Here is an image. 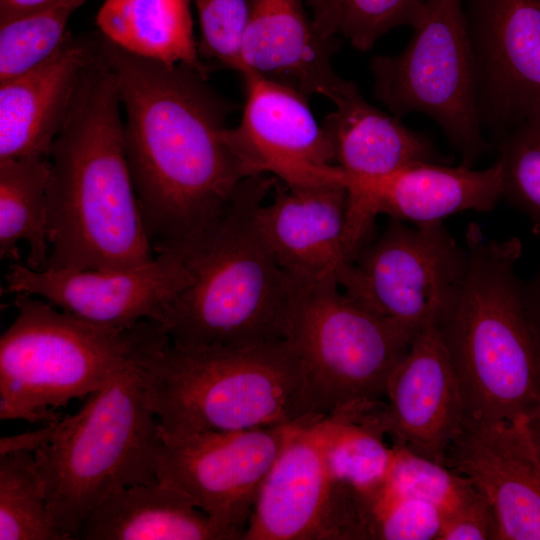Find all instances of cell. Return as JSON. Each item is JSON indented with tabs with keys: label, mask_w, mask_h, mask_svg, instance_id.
<instances>
[{
	"label": "cell",
	"mask_w": 540,
	"mask_h": 540,
	"mask_svg": "<svg viewBox=\"0 0 540 540\" xmlns=\"http://www.w3.org/2000/svg\"><path fill=\"white\" fill-rule=\"evenodd\" d=\"M99 44L125 110V151L152 249L183 256L251 177L229 140L233 107L186 65L135 55L100 32Z\"/></svg>",
	"instance_id": "obj_1"
},
{
	"label": "cell",
	"mask_w": 540,
	"mask_h": 540,
	"mask_svg": "<svg viewBox=\"0 0 540 540\" xmlns=\"http://www.w3.org/2000/svg\"><path fill=\"white\" fill-rule=\"evenodd\" d=\"M120 108L99 47L49 154L45 269H122L156 257L127 160Z\"/></svg>",
	"instance_id": "obj_2"
},
{
	"label": "cell",
	"mask_w": 540,
	"mask_h": 540,
	"mask_svg": "<svg viewBox=\"0 0 540 540\" xmlns=\"http://www.w3.org/2000/svg\"><path fill=\"white\" fill-rule=\"evenodd\" d=\"M465 248L460 293L436 328L459 381L466 420H527L540 409V347L516 273L522 243L487 239L472 222Z\"/></svg>",
	"instance_id": "obj_3"
},
{
	"label": "cell",
	"mask_w": 540,
	"mask_h": 540,
	"mask_svg": "<svg viewBox=\"0 0 540 540\" xmlns=\"http://www.w3.org/2000/svg\"><path fill=\"white\" fill-rule=\"evenodd\" d=\"M274 184L271 175L247 178L218 224L182 256L193 281L170 312L173 343L242 347L288 339L298 286L256 223Z\"/></svg>",
	"instance_id": "obj_4"
},
{
	"label": "cell",
	"mask_w": 540,
	"mask_h": 540,
	"mask_svg": "<svg viewBox=\"0 0 540 540\" xmlns=\"http://www.w3.org/2000/svg\"><path fill=\"white\" fill-rule=\"evenodd\" d=\"M147 400L169 434L288 425L316 413L289 339L251 346L181 345L170 338L142 363Z\"/></svg>",
	"instance_id": "obj_5"
},
{
	"label": "cell",
	"mask_w": 540,
	"mask_h": 540,
	"mask_svg": "<svg viewBox=\"0 0 540 540\" xmlns=\"http://www.w3.org/2000/svg\"><path fill=\"white\" fill-rule=\"evenodd\" d=\"M16 317L0 338V419L51 424L55 409L87 397L166 340V328L145 320L130 329L98 326L41 298L15 295Z\"/></svg>",
	"instance_id": "obj_6"
},
{
	"label": "cell",
	"mask_w": 540,
	"mask_h": 540,
	"mask_svg": "<svg viewBox=\"0 0 540 540\" xmlns=\"http://www.w3.org/2000/svg\"><path fill=\"white\" fill-rule=\"evenodd\" d=\"M142 363L89 395L76 414L41 429L33 451L37 470L49 508L70 540L110 495L158 481L161 426L147 400Z\"/></svg>",
	"instance_id": "obj_7"
},
{
	"label": "cell",
	"mask_w": 540,
	"mask_h": 540,
	"mask_svg": "<svg viewBox=\"0 0 540 540\" xmlns=\"http://www.w3.org/2000/svg\"><path fill=\"white\" fill-rule=\"evenodd\" d=\"M297 286L288 339L302 359L315 411L357 423L385 401L414 337L336 282Z\"/></svg>",
	"instance_id": "obj_8"
},
{
	"label": "cell",
	"mask_w": 540,
	"mask_h": 540,
	"mask_svg": "<svg viewBox=\"0 0 540 540\" xmlns=\"http://www.w3.org/2000/svg\"><path fill=\"white\" fill-rule=\"evenodd\" d=\"M403 51L370 63L374 95L391 114L430 117L473 167L492 148L478 111L477 73L463 0H425Z\"/></svg>",
	"instance_id": "obj_9"
},
{
	"label": "cell",
	"mask_w": 540,
	"mask_h": 540,
	"mask_svg": "<svg viewBox=\"0 0 540 540\" xmlns=\"http://www.w3.org/2000/svg\"><path fill=\"white\" fill-rule=\"evenodd\" d=\"M357 300L410 336L437 324L455 303L468 254L442 221L408 225L390 218L353 259Z\"/></svg>",
	"instance_id": "obj_10"
},
{
	"label": "cell",
	"mask_w": 540,
	"mask_h": 540,
	"mask_svg": "<svg viewBox=\"0 0 540 540\" xmlns=\"http://www.w3.org/2000/svg\"><path fill=\"white\" fill-rule=\"evenodd\" d=\"M310 419L236 431L161 430L157 478L183 492L237 540L244 539L268 472L292 435Z\"/></svg>",
	"instance_id": "obj_11"
},
{
	"label": "cell",
	"mask_w": 540,
	"mask_h": 540,
	"mask_svg": "<svg viewBox=\"0 0 540 540\" xmlns=\"http://www.w3.org/2000/svg\"><path fill=\"white\" fill-rule=\"evenodd\" d=\"M5 280L6 292L33 295L86 322L123 330L145 320L166 328L173 304L193 277L181 255L165 252L110 270H33L13 262Z\"/></svg>",
	"instance_id": "obj_12"
},
{
	"label": "cell",
	"mask_w": 540,
	"mask_h": 540,
	"mask_svg": "<svg viewBox=\"0 0 540 540\" xmlns=\"http://www.w3.org/2000/svg\"><path fill=\"white\" fill-rule=\"evenodd\" d=\"M473 49L478 111L493 143L540 113V0H463Z\"/></svg>",
	"instance_id": "obj_13"
},
{
	"label": "cell",
	"mask_w": 540,
	"mask_h": 540,
	"mask_svg": "<svg viewBox=\"0 0 540 540\" xmlns=\"http://www.w3.org/2000/svg\"><path fill=\"white\" fill-rule=\"evenodd\" d=\"M245 104L229 140L251 176L271 175L288 187L346 186L332 146L308 97L251 70L241 72Z\"/></svg>",
	"instance_id": "obj_14"
},
{
	"label": "cell",
	"mask_w": 540,
	"mask_h": 540,
	"mask_svg": "<svg viewBox=\"0 0 540 540\" xmlns=\"http://www.w3.org/2000/svg\"><path fill=\"white\" fill-rule=\"evenodd\" d=\"M466 420L459 381L436 326L419 332L392 373L385 401L358 423L392 446L444 464Z\"/></svg>",
	"instance_id": "obj_15"
},
{
	"label": "cell",
	"mask_w": 540,
	"mask_h": 540,
	"mask_svg": "<svg viewBox=\"0 0 540 540\" xmlns=\"http://www.w3.org/2000/svg\"><path fill=\"white\" fill-rule=\"evenodd\" d=\"M346 188L345 245L353 257L367 243L376 216L422 224L469 210L487 212L503 198V176L497 160L481 170L418 163L376 179L347 177Z\"/></svg>",
	"instance_id": "obj_16"
},
{
	"label": "cell",
	"mask_w": 540,
	"mask_h": 540,
	"mask_svg": "<svg viewBox=\"0 0 540 540\" xmlns=\"http://www.w3.org/2000/svg\"><path fill=\"white\" fill-rule=\"evenodd\" d=\"M444 465L490 504L498 540H540V456L526 420L465 423Z\"/></svg>",
	"instance_id": "obj_17"
},
{
	"label": "cell",
	"mask_w": 540,
	"mask_h": 540,
	"mask_svg": "<svg viewBox=\"0 0 540 540\" xmlns=\"http://www.w3.org/2000/svg\"><path fill=\"white\" fill-rule=\"evenodd\" d=\"M348 192L343 184L278 189L256 211L257 226L297 283L336 282L354 295L358 275L345 246Z\"/></svg>",
	"instance_id": "obj_18"
},
{
	"label": "cell",
	"mask_w": 540,
	"mask_h": 540,
	"mask_svg": "<svg viewBox=\"0 0 540 540\" xmlns=\"http://www.w3.org/2000/svg\"><path fill=\"white\" fill-rule=\"evenodd\" d=\"M344 420L317 416L292 435L262 484L245 540L323 539L332 489L327 449Z\"/></svg>",
	"instance_id": "obj_19"
},
{
	"label": "cell",
	"mask_w": 540,
	"mask_h": 540,
	"mask_svg": "<svg viewBox=\"0 0 540 540\" xmlns=\"http://www.w3.org/2000/svg\"><path fill=\"white\" fill-rule=\"evenodd\" d=\"M99 51V32L68 31L45 60L0 81V160L49 157L84 72Z\"/></svg>",
	"instance_id": "obj_20"
},
{
	"label": "cell",
	"mask_w": 540,
	"mask_h": 540,
	"mask_svg": "<svg viewBox=\"0 0 540 540\" xmlns=\"http://www.w3.org/2000/svg\"><path fill=\"white\" fill-rule=\"evenodd\" d=\"M248 3L241 72L251 70L307 97L318 94L334 103L351 81L334 71V37L318 28L304 0Z\"/></svg>",
	"instance_id": "obj_21"
},
{
	"label": "cell",
	"mask_w": 540,
	"mask_h": 540,
	"mask_svg": "<svg viewBox=\"0 0 540 540\" xmlns=\"http://www.w3.org/2000/svg\"><path fill=\"white\" fill-rule=\"evenodd\" d=\"M334 104L336 109L321 125L335 163L347 177L376 179L414 164L444 160L425 135L367 102L355 83L350 82Z\"/></svg>",
	"instance_id": "obj_22"
},
{
	"label": "cell",
	"mask_w": 540,
	"mask_h": 540,
	"mask_svg": "<svg viewBox=\"0 0 540 540\" xmlns=\"http://www.w3.org/2000/svg\"><path fill=\"white\" fill-rule=\"evenodd\" d=\"M82 540H236L178 489L132 485L110 495L84 520Z\"/></svg>",
	"instance_id": "obj_23"
},
{
	"label": "cell",
	"mask_w": 540,
	"mask_h": 540,
	"mask_svg": "<svg viewBox=\"0 0 540 540\" xmlns=\"http://www.w3.org/2000/svg\"><path fill=\"white\" fill-rule=\"evenodd\" d=\"M191 0H105L99 32L135 55L186 65L208 78L193 32Z\"/></svg>",
	"instance_id": "obj_24"
},
{
	"label": "cell",
	"mask_w": 540,
	"mask_h": 540,
	"mask_svg": "<svg viewBox=\"0 0 540 540\" xmlns=\"http://www.w3.org/2000/svg\"><path fill=\"white\" fill-rule=\"evenodd\" d=\"M444 514L436 506L395 492L386 478L364 487L336 484L331 540H438Z\"/></svg>",
	"instance_id": "obj_25"
},
{
	"label": "cell",
	"mask_w": 540,
	"mask_h": 540,
	"mask_svg": "<svg viewBox=\"0 0 540 540\" xmlns=\"http://www.w3.org/2000/svg\"><path fill=\"white\" fill-rule=\"evenodd\" d=\"M49 157L0 160V257L19 262L18 243L28 245L25 265L46 268Z\"/></svg>",
	"instance_id": "obj_26"
},
{
	"label": "cell",
	"mask_w": 540,
	"mask_h": 540,
	"mask_svg": "<svg viewBox=\"0 0 540 540\" xmlns=\"http://www.w3.org/2000/svg\"><path fill=\"white\" fill-rule=\"evenodd\" d=\"M0 540H70L49 508L32 451L0 454Z\"/></svg>",
	"instance_id": "obj_27"
},
{
	"label": "cell",
	"mask_w": 540,
	"mask_h": 540,
	"mask_svg": "<svg viewBox=\"0 0 540 540\" xmlns=\"http://www.w3.org/2000/svg\"><path fill=\"white\" fill-rule=\"evenodd\" d=\"M87 0H55L39 9L0 22V81L49 57L68 33L71 16Z\"/></svg>",
	"instance_id": "obj_28"
},
{
	"label": "cell",
	"mask_w": 540,
	"mask_h": 540,
	"mask_svg": "<svg viewBox=\"0 0 540 540\" xmlns=\"http://www.w3.org/2000/svg\"><path fill=\"white\" fill-rule=\"evenodd\" d=\"M493 148L502 168L503 198L527 215L540 237V113L514 124Z\"/></svg>",
	"instance_id": "obj_29"
},
{
	"label": "cell",
	"mask_w": 540,
	"mask_h": 540,
	"mask_svg": "<svg viewBox=\"0 0 540 540\" xmlns=\"http://www.w3.org/2000/svg\"><path fill=\"white\" fill-rule=\"evenodd\" d=\"M394 449L386 482L399 495L432 504L444 517L477 496L473 486L446 465L405 449Z\"/></svg>",
	"instance_id": "obj_30"
},
{
	"label": "cell",
	"mask_w": 540,
	"mask_h": 540,
	"mask_svg": "<svg viewBox=\"0 0 540 540\" xmlns=\"http://www.w3.org/2000/svg\"><path fill=\"white\" fill-rule=\"evenodd\" d=\"M395 456L393 446L371 429L342 421L327 449L333 483L363 487L386 478Z\"/></svg>",
	"instance_id": "obj_31"
},
{
	"label": "cell",
	"mask_w": 540,
	"mask_h": 540,
	"mask_svg": "<svg viewBox=\"0 0 540 540\" xmlns=\"http://www.w3.org/2000/svg\"><path fill=\"white\" fill-rule=\"evenodd\" d=\"M425 0H334L336 34L369 51L390 30L418 20Z\"/></svg>",
	"instance_id": "obj_32"
},
{
	"label": "cell",
	"mask_w": 540,
	"mask_h": 540,
	"mask_svg": "<svg viewBox=\"0 0 540 540\" xmlns=\"http://www.w3.org/2000/svg\"><path fill=\"white\" fill-rule=\"evenodd\" d=\"M200 24L198 51L202 60L243 70L242 45L249 17L248 0H191Z\"/></svg>",
	"instance_id": "obj_33"
},
{
	"label": "cell",
	"mask_w": 540,
	"mask_h": 540,
	"mask_svg": "<svg viewBox=\"0 0 540 540\" xmlns=\"http://www.w3.org/2000/svg\"><path fill=\"white\" fill-rule=\"evenodd\" d=\"M438 540H498V523L492 507L478 493L444 517Z\"/></svg>",
	"instance_id": "obj_34"
},
{
	"label": "cell",
	"mask_w": 540,
	"mask_h": 540,
	"mask_svg": "<svg viewBox=\"0 0 540 540\" xmlns=\"http://www.w3.org/2000/svg\"><path fill=\"white\" fill-rule=\"evenodd\" d=\"M524 299L528 318L540 347V269L535 277L524 285Z\"/></svg>",
	"instance_id": "obj_35"
},
{
	"label": "cell",
	"mask_w": 540,
	"mask_h": 540,
	"mask_svg": "<svg viewBox=\"0 0 540 540\" xmlns=\"http://www.w3.org/2000/svg\"><path fill=\"white\" fill-rule=\"evenodd\" d=\"M55 0H0V22L39 9Z\"/></svg>",
	"instance_id": "obj_36"
},
{
	"label": "cell",
	"mask_w": 540,
	"mask_h": 540,
	"mask_svg": "<svg viewBox=\"0 0 540 540\" xmlns=\"http://www.w3.org/2000/svg\"><path fill=\"white\" fill-rule=\"evenodd\" d=\"M316 25L324 32L334 29V0H306Z\"/></svg>",
	"instance_id": "obj_37"
},
{
	"label": "cell",
	"mask_w": 540,
	"mask_h": 540,
	"mask_svg": "<svg viewBox=\"0 0 540 540\" xmlns=\"http://www.w3.org/2000/svg\"><path fill=\"white\" fill-rule=\"evenodd\" d=\"M526 424L540 456V409L526 420Z\"/></svg>",
	"instance_id": "obj_38"
}]
</instances>
